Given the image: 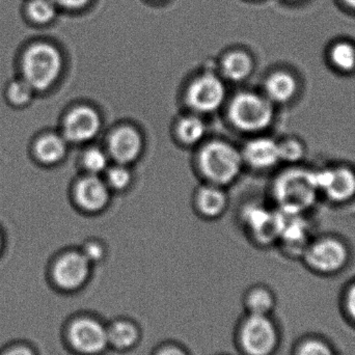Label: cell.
Masks as SVG:
<instances>
[{"label":"cell","instance_id":"obj_11","mask_svg":"<svg viewBox=\"0 0 355 355\" xmlns=\"http://www.w3.org/2000/svg\"><path fill=\"white\" fill-rule=\"evenodd\" d=\"M89 273V261L83 254L69 252L56 262L53 277L62 289L73 290L80 287Z\"/></svg>","mask_w":355,"mask_h":355},{"label":"cell","instance_id":"obj_26","mask_svg":"<svg viewBox=\"0 0 355 355\" xmlns=\"http://www.w3.org/2000/svg\"><path fill=\"white\" fill-rule=\"evenodd\" d=\"M33 89L24 80L12 81L8 89V100L15 105H24L27 102L31 101L33 96Z\"/></svg>","mask_w":355,"mask_h":355},{"label":"cell","instance_id":"obj_30","mask_svg":"<svg viewBox=\"0 0 355 355\" xmlns=\"http://www.w3.org/2000/svg\"><path fill=\"white\" fill-rule=\"evenodd\" d=\"M89 261H98L103 257V248L100 244L96 242H91L85 246V252H83Z\"/></svg>","mask_w":355,"mask_h":355},{"label":"cell","instance_id":"obj_13","mask_svg":"<svg viewBox=\"0 0 355 355\" xmlns=\"http://www.w3.org/2000/svg\"><path fill=\"white\" fill-rule=\"evenodd\" d=\"M75 198L77 204L85 210L91 212L102 210L110 200L108 185L97 175H89L77 183Z\"/></svg>","mask_w":355,"mask_h":355},{"label":"cell","instance_id":"obj_9","mask_svg":"<svg viewBox=\"0 0 355 355\" xmlns=\"http://www.w3.org/2000/svg\"><path fill=\"white\" fill-rule=\"evenodd\" d=\"M101 120L93 108L81 106L69 112L64 122L66 141L81 144L91 141L99 132Z\"/></svg>","mask_w":355,"mask_h":355},{"label":"cell","instance_id":"obj_25","mask_svg":"<svg viewBox=\"0 0 355 355\" xmlns=\"http://www.w3.org/2000/svg\"><path fill=\"white\" fill-rule=\"evenodd\" d=\"M107 156L98 148H91L83 154V166L91 175H98L103 172L107 168Z\"/></svg>","mask_w":355,"mask_h":355},{"label":"cell","instance_id":"obj_16","mask_svg":"<svg viewBox=\"0 0 355 355\" xmlns=\"http://www.w3.org/2000/svg\"><path fill=\"white\" fill-rule=\"evenodd\" d=\"M296 79L289 73L277 72L271 75L265 83L267 98L272 103H287L297 93Z\"/></svg>","mask_w":355,"mask_h":355},{"label":"cell","instance_id":"obj_22","mask_svg":"<svg viewBox=\"0 0 355 355\" xmlns=\"http://www.w3.org/2000/svg\"><path fill=\"white\" fill-rule=\"evenodd\" d=\"M137 329L129 323H116L108 331V342L121 349L130 347L137 342Z\"/></svg>","mask_w":355,"mask_h":355},{"label":"cell","instance_id":"obj_27","mask_svg":"<svg viewBox=\"0 0 355 355\" xmlns=\"http://www.w3.org/2000/svg\"><path fill=\"white\" fill-rule=\"evenodd\" d=\"M272 306V298L268 292L259 290L254 292L248 300V308L252 311V315L265 316Z\"/></svg>","mask_w":355,"mask_h":355},{"label":"cell","instance_id":"obj_33","mask_svg":"<svg viewBox=\"0 0 355 355\" xmlns=\"http://www.w3.org/2000/svg\"><path fill=\"white\" fill-rule=\"evenodd\" d=\"M348 306H349L350 313H352V316L355 318V286L352 288V291L349 293V298H348Z\"/></svg>","mask_w":355,"mask_h":355},{"label":"cell","instance_id":"obj_28","mask_svg":"<svg viewBox=\"0 0 355 355\" xmlns=\"http://www.w3.org/2000/svg\"><path fill=\"white\" fill-rule=\"evenodd\" d=\"M131 182V174L124 164L114 166L107 173L108 186L116 190L128 187Z\"/></svg>","mask_w":355,"mask_h":355},{"label":"cell","instance_id":"obj_3","mask_svg":"<svg viewBox=\"0 0 355 355\" xmlns=\"http://www.w3.org/2000/svg\"><path fill=\"white\" fill-rule=\"evenodd\" d=\"M243 157L223 141H212L202 148L198 156L200 172L215 185H227L241 172Z\"/></svg>","mask_w":355,"mask_h":355},{"label":"cell","instance_id":"obj_6","mask_svg":"<svg viewBox=\"0 0 355 355\" xmlns=\"http://www.w3.org/2000/svg\"><path fill=\"white\" fill-rule=\"evenodd\" d=\"M186 97L188 104L196 112H214L225 101V87L218 77L202 75L190 85Z\"/></svg>","mask_w":355,"mask_h":355},{"label":"cell","instance_id":"obj_31","mask_svg":"<svg viewBox=\"0 0 355 355\" xmlns=\"http://www.w3.org/2000/svg\"><path fill=\"white\" fill-rule=\"evenodd\" d=\"M53 1L58 6L69 8V10H76L85 6L89 0H53Z\"/></svg>","mask_w":355,"mask_h":355},{"label":"cell","instance_id":"obj_8","mask_svg":"<svg viewBox=\"0 0 355 355\" xmlns=\"http://www.w3.org/2000/svg\"><path fill=\"white\" fill-rule=\"evenodd\" d=\"M241 341L248 354L268 355L277 343V334L266 317L252 315L242 329Z\"/></svg>","mask_w":355,"mask_h":355},{"label":"cell","instance_id":"obj_17","mask_svg":"<svg viewBox=\"0 0 355 355\" xmlns=\"http://www.w3.org/2000/svg\"><path fill=\"white\" fill-rule=\"evenodd\" d=\"M67 143L64 137L56 135H46L37 141L35 153L40 162L53 164L66 155Z\"/></svg>","mask_w":355,"mask_h":355},{"label":"cell","instance_id":"obj_21","mask_svg":"<svg viewBox=\"0 0 355 355\" xmlns=\"http://www.w3.org/2000/svg\"><path fill=\"white\" fill-rule=\"evenodd\" d=\"M334 66L342 72H352L355 69V47L347 42H340L331 51Z\"/></svg>","mask_w":355,"mask_h":355},{"label":"cell","instance_id":"obj_1","mask_svg":"<svg viewBox=\"0 0 355 355\" xmlns=\"http://www.w3.org/2000/svg\"><path fill=\"white\" fill-rule=\"evenodd\" d=\"M319 192L314 171L308 168H289L277 177L273 185L279 209L290 214H302L312 208Z\"/></svg>","mask_w":355,"mask_h":355},{"label":"cell","instance_id":"obj_36","mask_svg":"<svg viewBox=\"0 0 355 355\" xmlns=\"http://www.w3.org/2000/svg\"><path fill=\"white\" fill-rule=\"evenodd\" d=\"M2 241H1V236H0V250H1Z\"/></svg>","mask_w":355,"mask_h":355},{"label":"cell","instance_id":"obj_29","mask_svg":"<svg viewBox=\"0 0 355 355\" xmlns=\"http://www.w3.org/2000/svg\"><path fill=\"white\" fill-rule=\"evenodd\" d=\"M300 355H334L327 346L320 342H309L302 346Z\"/></svg>","mask_w":355,"mask_h":355},{"label":"cell","instance_id":"obj_19","mask_svg":"<svg viewBox=\"0 0 355 355\" xmlns=\"http://www.w3.org/2000/svg\"><path fill=\"white\" fill-rule=\"evenodd\" d=\"M252 70V58L244 52H232L223 62V74L232 81L244 80Z\"/></svg>","mask_w":355,"mask_h":355},{"label":"cell","instance_id":"obj_35","mask_svg":"<svg viewBox=\"0 0 355 355\" xmlns=\"http://www.w3.org/2000/svg\"><path fill=\"white\" fill-rule=\"evenodd\" d=\"M348 6H352V8H355V0H344Z\"/></svg>","mask_w":355,"mask_h":355},{"label":"cell","instance_id":"obj_7","mask_svg":"<svg viewBox=\"0 0 355 355\" xmlns=\"http://www.w3.org/2000/svg\"><path fill=\"white\" fill-rule=\"evenodd\" d=\"M315 180L319 191L335 202H345L355 196V172L349 168L314 171Z\"/></svg>","mask_w":355,"mask_h":355},{"label":"cell","instance_id":"obj_12","mask_svg":"<svg viewBox=\"0 0 355 355\" xmlns=\"http://www.w3.org/2000/svg\"><path fill=\"white\" fill-rule=\"evenodd\" d=\"M112 157L120 164L135 162L143 150V139L137 129L122 126L114 131L108 141Z\"/></svg>","mask_w":355,"mask_h":355},{"label":"cell","instance_id":"obj_20","mask_svg":"<svg viewBox=\"0 0 355 355\" xmlns=\"http://www.w3.org/2000/svg\"><path fill=\"white\" fill-rule=\"evenodd\" d=\"M178 135L184 144L194 145L204 137L206 126L198 116H186L178 125Z\"/></svg>","mask_w":355,"mask_h":355},{"label":"cell","instance_id":"obj_32","mask_svg":"<svg viewBox=\"0 0 355 355\" xmlns=\"http://www.w3.org/2000/svg\"><path fill=\"white\" fill-rule=\"evenodd\" d=\"M6 355H33V354L31 350L27 349V348L18 347L10 350Z\"/></svg>","mask_w":355,"mask_h":355},{"label":"cell","instance_id":"obj_5","mask_svg":"<svg viewBox=\"0 0 355 355\" xmlns=\"http://www.w3.org/2000/svg\"><path fill=\"white\" fill-rule=\"evenodd\" d=\"M348 256L345 244L335 238L318 240L304 250L306 263L323 273H333L343 268Z\"/></svg>","mask_w":355,"mask_h":355},{"label":"cell","instance_id":"obj_4","mask_svg":"<svg viewBox=\"0 0 355 355\" xmlns=\"http://www.w3.org/2000/svg\"><path fill=\"white\" fill-rule=\"evenodd\" d=\"M232 123L245 132L264 130L275 118V108L268 98L254 93L236 96L229 110Z\"/></svg>","mask_w":355,"mask_h":355},{"label":"cell","instance_id":"obj_18","mask_svg":"<svg viewBox=\"0 0 355 355\" xmlns=\"http://www.w3.org/2000/svg\"><path fill=\"white\" fill-rule=\"evenodd\" d=\"M196 204L202 214L216 217L223 212L227 206V196L217 186H205L198 192Z\"/></svg>","mask_w":355,"mask_h":355},{"label":"cell","instance_id":"obj_24","mask_svg":"<svg viewBox=\"0 0 355 355\" xmlns=\"http://www.w3.org/2000/svg\"><path fill=\"white\" fill-rule=\"evenodd\" d=\"M279 160L296 164L302 159L306 153L304 144L295 139H286L279 144Z\"/></svg>","mask_w":355,"mask_h":355},{"label":"cell","instance_id":"obj_34","mask_svg":"<svg viewBox=\"0 0 355 355\" xmlns=\"http://www.w3.org/2000/svg\"><path fill=\"white\" fill-rule=\"evenodd\" d=\"M159 355H185V354L176 348H168V349L164 350Z\"/></svg>","mask_w":355,"mask_h":355},{"label":"cell","instance_id":"obj_10","mask_svg":"<svg viewBox=\"0 0 355 355\" xmlns=\"http://www.w3.org/2000/svg\"><path fill=\"white\" fill-rule=\"evenodd\" d=\"M69 337L75 349L87 354H99L110 343L108 331L91 319L76 321L71 327Z\"/></svg>","mask_w":355,"mask_h":355},{"label":"cell","instance_id":"obj_15","mask_svg":"<svg viewBox=\"0 0 355 355\" xmlns=\"http://www.w3.org/2000/svg\"><path fill=\"white\" fill-rule=\"evenodd\" d=\"M242 157L252 168L259 170H266L279 164V143L267 137L252 139L243 151Z\"/></svg>","mask_w":355,"mask_h":355},{"label":"cell","instance_id":"obj_2","mask_svg":"<svg viewBox=\"0 0 355 355\" xmlns=\"http://www.w3.org/2000/svg\"><path fill=\"white\" fill-rule=\"evenodd\" d=\"M23 79L33 91H46L60 77L62 60L60 51L45 42L33 44L23 54Z\"/></svg>","mask_w":355,"mask_h":355},{"label":"cell","instance_id":"obj_23","mask_svg":"<svg viewBox=\"0 0 355 355\" xmlns=\"http://www.w3.org/2000/svg\"><path fill=\"white\" fill-rule=\"evenodd\" d=\"M58 6L53 0H31L27 4V14L33 22L47 24L56 16Z\"/></svg>","mask_w":355,"mask_h":355},{"label":"cell","instance_id":"obj_14","mask_svg":"<svg viewBox=\"0 0 355 355\" xmlns=\"http://www.w3.org/2000/svg\"><path fill=\"white\" fill-rule=\"evenodd\" d=\"M244 218L259 241L269 243L279 237V213H271L261 207H252L245 211Z\"/></svg>","mask_w":355,"mask_h":355}]
</instances>
